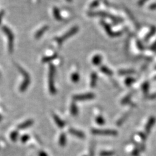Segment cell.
I'll list each match as a JSON object with an SVG mask.
<instances>
[{"label":"cell","mask_w":156,"mask_h":156,"mask_svg":"<svg viewBox=\"0 0 156 156\" xmlns=\"http://www.w3.org/2000/svg\"><path fill=\"white\" fill-rule=\"evenodd\" d=\"M49 90L51 94H55L56 93V89L54 84V75L55 72V69L52 64H49Z\"/></svg>","instance_id":"1"},{"label":"cell","mask_w":156,"mask_h":156,"mask_svg":"<svg viewBox=\"0 0 156 156\" xmlns=\"http://www.w3.org/2000/svg\"><path fill=\"white\" fill-rule=\"evenodd\" d=\"M88 15L89 16H100V17H104V18H110V19L114 20V22H121L123 21V20L121 18L114 16L109 14L107 12H90L88 13Z\"/></svg>","instance_id":"2"},{"label":"cell","mask_w":156,"mask_h":156,"mask_svg":"<svg viewBox=\"0 0 156 156\" xmlns=\"http://www.w3.org/2000/svg\"><path fill=\"white\" fill-rule=\"evenodd\" d=\"M78 30H79V27H78L77 26H75V27L70 29L68 31H67L66 33L64 34L61 37L56 38L57 43L58 44L59 46H61V44L64 42V41L67 40L68 38H69L70 36L75 35V34L77 32Z\"/></svg>","instance_id":"3"},{"label":"cell","mask_w":156,"mask_h":156,"mask_svg":"<svg viewBox=\"0 0 156 156\" xmlns=\"http://www.w3.org/2000/svg\"><path fill=\"white\" fill-rule=\"evenodd\" d=\"M91 132L94 135H106V136H116V135H118V131L114 129H92Z\"/></svg>","instance_id":"4"},{"label":"cell","mask_w":156,"mask_h":156,"mask_svg":"<svg viewBox=\"0 0 156 156\" xmlns=\"http://www.w3.org/2000/svg\"><path fill=\"white\" fill-rule=\"evenodd\" d=\"M19 70L25 77V80L23 81V82L22 84V85L20 86V91L23 92V91H25L26 89H27L28 86L30 84V77H29V74L27 73V72H25L24 70L22 68L19 67Z\"/></svg>","instance_id":"5"},{"label":"cell","mask_w":156,"mask_h":156,"mask_svg":"<svg viewBox=\"0 0 156 156\" xmlns=\"http://www.w3.org/2000/svg\"><path fill=\"white\" fill-rule=\"evenodd\" d=\"M95 97V95L92 92H88L83 94H78L73 96V100L74 101H86L90 100Z\"/></svg>","instance_id":"6"},{"label":"cell","mask_w":156,"mask_h":156,"mask_svg":"<svg viewBox=\"0 0 156 156\" xmlns=\"http://www.w3.org/2000/svg\"><path fill=\"white\" fill-rule=\"evenodd\" d=\"M100 23L104 28V29L105 30L106 33H107L109 35H110L111 37H115V36H118L122 35V32H120V31H118V32H113L111 29L110 25H109L107 23L104 22V21L101 20Z\"/></svg>","instance_id":"7"},{"label":"cell","mask_w":156,"mask_h":156,"mask_svg":"<svg viewBox=\"0 0 156 156\" xmlns=\"http://www.w3.org/2000/svg\"><path fill=\"white\" fill-rule=\"evenodd\" d=\"M155 120H156L154 116H151L149 120H148L147 124L145 126V133L147 135L150 133L151 129H152L153 125L155 124Z\"/></svg>","instance_id":"8"},{"label":"cell","mask_w":156,"mask_h":156,"mask_svg":"<svg viewBox=\"0 0 156 156\" xmlns=\"http://www.w3.org/2000/svg\"><path fill=\"white\" fill-rule=\"evenodd\" d=\"M68 131L70 134L79 138V139H84L85 137V135L84 133L79 131V130L75 129L74 128H70L68 129Z\"/></svg>","instance_id":"9"},{"label":"cell","mask_w":156,"mask_h":156,"mask_svg":"<svg viewBox=\"0 0 156 156\" xmlns=\"http://www.w3.org/2000/svg\"><path fill=\"white\" fill-rule=\"evenodd\" d=\"M53 120L55 122V124H57V126H58L59 128H63V127L65 126L64 122L56 114L53 113Z\"/></svg>","instance_id":"10"},{"label":"cell","mask_w":156,"mask_h":156,"mask_svg":"<svg viewBox=\"0 0 156 156\" xmlns=\"http://www.w3.org/2000/svg\"><path fill=\"white\" fill-rule=\"evenodd\" d=\"M33 123H34V121L32 119L27 120L23 122H22V124L18 125L17 128H18V129H26V128H27V127L32 126Z\"/></svg>","instance_id":"11"},{"label":"cell","mask_w":156,"mask_h":156,"mask_svg":"<svg viewBox=\"0 0 156 156\" xmlns=\"http://www.w3.org/2000/svg\"><path fill=\"white\" fill-rule=\"evenodd\" d=\"M48 29H49L48 25H44V27L40 29H39L37 32L35 33V38H36V39L40 38L41 36L44 35V33H45L47 30H48Z\"/></svg>","instance_id":"12"},{"label":"cell","mask_w":156,"mask_h":156,"mask_svg":"<svg viewBox=\"0 0 156 156\" xmlns=\"http://www.w3.org/2000/svg\"><path fill=\"white\" fill-rule=\"evenodd\" d=\"M70 113H71L72 115L74 116H76L78 113H79V109L74 102H72L71 105H70Z\"/></svg>","instance_id":"13"},{"label":"cell","mask_w":156,"mask_h":156,"mask_svg":"<svg viewBox=\"0 0 156 156\" xmlns=\"http://www.w3.org/2000/svg\"><path fill=\"white\" fill-rule=\"evenodd\" d=\"M98 80V75L96 72H92L90 75V87H94Z\"/></svg>","instance_id":"14"},{"label":"cell","mask_w":156,"mask_h":156,"mask_svg":"<svg viewBox=\"0 0 156 156\" xmlns=\"http://www.w3.org/2000/svg\"><path fill=\"white\" fill-rule=\"evenodd\" d=\"M59 144L61 147H64L66 144V136L64 133H62L60 135L59 139Z\"/></svg>","instance_id":"15"},{"label":"cell","mask_w":156,"mask_h":156,"mask_svg":"<svg viewBox=\"0 0 156 156\" xmlns=\"http://www.w3.org/2000/svg\"><path fill=\"white\" fill-rule=\"evenodd\" d=\"M102 61V58H101V56L100 55H96L93 57V58L92 59V62L93 64L96 65V66H98V65H100Z\"/></svg>","instance_id":"16"},{"label":"cell","mask_w":156,"mask_h":156,"mask_svg":"<svg viewBox=\"0 0 156 156\" xmlns=\"http://www.w3.org/2000/svg\"><path fill=\"white\" fill-rule=\"evenodd\" d=\"M57 56H58V55H57V53H55V54L52 55H50V56L44 57H43L42 59V62L43 63H46V62H51V61H53V60H54L55 59H56Z\"/></svg>","instance_id":"17"},{"label":"cell","mask_w":156,"mask_h":156,"mask_svg":"<svg viewBox=\"0 0 156 156\" xmlns=\"http://www.w3.org/2000/svg\"><path fill=\"white\" fill-rule=\"evenodd\" d=\"M100 70L103 73V74H105L107 75H109V76H111V75L113 74L112 70L109 69V68H107L105 66H101L100 67Z\"/></svg>","instance_id":"18"},{"label":"cell","mask_w":156,"mask_h":156,"mask_svg":"<svg viewBox=\"0 0 156 156\" xmlns=\"http://www.w3.org/2000/svg\"><path fill=\"white\" fill-rule=\"evenodd\" d=\"M53 12L54 17L55 18L56 20H62V18L61 16V14H60V11H59V9H57V7H54Z\"/></svg>","instance_id":"19"},{"label":"cell","mask_w":156,"mask_h":156,"mask_svg":"<svg viewBox=\"0 0 156 156\" xmlns=\"http://www.w3.org/2000/svg\"><path fill=\"white\" fill-rule=\"evenodd\" d=\"M18 136H19V133H18V131H17V130H14V131H12L10 134V139H11L13 142L16 141L18 138Z\"/></svg>","instance_id":"20"},{"label":"cell","mask_w":156,"mask_h":156,"mask_svg":"<svg viewBox=\"0 0 156 156\" xmlns=\"http://www.w3.org/2000/svg\"><path fill=\"white\" fill-rule=\"evenodd\" d=\"M129 116V113H126L124 114L123 116H122L120 118L118 121L116 122V124L118 126H121L122 124H124V122L126 121V120L127 118V117Z\"/></svg>","instance_id":"21"},{"label":"cell","mask_w":156,"mask_h":156,"mask_svg":"<svg viewBox=\"0 0 156 156\" xmlns=\"http://www.w3.org/2000/svg\"><path fill=\"white\" fill-rule=\"evenodd\" d=\"M135 71L133 70H120L118 71V74L121 75H129L134 74Z\"/></svg>","instance_id":"22"},{"label":"cell","mask_w":156,"mask_h":156,"mask_svg":"<svg viewBox=\"0 0 156 156\" xmlns=\"http://www.w3.org/2000/svg\"><path fill=\"white\" fill-rule=\"evenodd\" d=\"M156 33V27H154V26H153V27H152V28H151V30L150 31V33L148 34V35H146V36L145 38V40L147 41L149 40V39L152 37V36L154 35V34Z\"/></svg>","instance_id":"23"},{"label":"cell","mask_w":156,"mask_h":156,"mask_svg":"<svg viewBox=\"0 0 156 156\" xmlns=\"http://www.w3.org/2000/svg\"><path fill=\"white\" fill-rule=\"evenodd\" d=\"M132 96V93H129V94H127L126 97H124L123 99H122L121 101V103L122 105H125V104H126L127 103L129 102L130 100H131Z\"/></svg>","instance_id":"24"},{"label":"cell","mask_w":156,"mask_h":156,"mask_svg":"<svg viewBox=\"0 0 156 156\" xmlns=\"http://www.w3.org/2000/svg\"><path fill=\"white\" fill-rule=\"evenodd\" d=\"M71 80L72 82L77 83L79 81V75L77 72H75L71 75Z\"/></svg>","instance_id":"25"},{"label":"cell","mask_w":156,"mask_h":156,"mask_svg":"<svg viewBox=\"0 0 156 156\" xmlns=\"http://www.w3.org/2000/svg\"><path fill=\"white\" fill-rule=\"evenodd\" d=\"M142 90L144 92V94H146L148 92V90H149V83L148 81L144 82L142 85Z\"/></svg>","instance_id":"26"},{"label":"cell","mask_w":156,"mask_h":156,"mask_svg":"<svg viewBox=\"0 0 156 156\" xmlns=\"http://www.w3.org/2000/svg\"><path fill=\"white\" fill-rule=\"evenodd\" d=\"M96 122L99 125H103L105 123V120L103 116H98L96 118Z\"/></svg>","instance_id":"27"},{"label":"cell","mask_w":156,"mask_h":156,"mask_svg":"<svg viewBox=\"0 0 156 156\" xmlns=\"http://www.w3.org/2000/svg\"><path fill=\"white\" fill-rule=\"evenodd\" d=\"M114 154L113 151H102L100 153V156H113Z\"/></svg>","instance_id":"28"},{"label":"cell","mask_w":156,"mask_h":156,"mask_svg":"<svg viewBox=\"0 0 156 156\" xmlns=\"http://www.w3.org/2000/svg\"><path fill=\"white\" fill-rule=\"evenodd\" d=\"M135 81V79H134V78L127 77V79H126V80H125V83H126V85L127 86H130Z\"/></svg>","instance_id":"29"},{"label":"cell","mask_w":156,"mask_h":156,"mask_svg":"<svg viewBox=\"0 0 156 156\" xmlns=\"http://www.w3.org/2000/svg\"><path fill=\"white\" fill-rule=\"evenodd\" d=\"M29 135H27V134H25V135H23L22 136V137H21V142H23V143H25V142H27L29 139Z\"/></svg>","instance_id":"30"},{"label":"cell","mask_w":156,"mask_h":156,"mask_svg":"<svg viewBox=\"0 0 156 156\" xmlns=\"http://www.w3.org/2000/svg\"><path fill=\"white\" fill-rule=\"evenodd\" d=\"M99 4H100V1H99V0H94V1L91 3L90 8V9H94V8L98 6Z\"/></svg>","instance_id":"31"},{"label":"cell","mask_w":156,"mask_h":156,"mask_svg":"<svg viewBox=\"0 0 156 156\" xmlns=\"http://www.w3.org/2000/svg\"><path fill=\"white\" fill-rule=\"evenodd\" d=\"M139 135L140 137V139H141L142 140H144V141H145L146 140V138H147V135L144 133L143 132H140L139 133Z\"/></svg>","instance_id":"32"},{"label":"cell","mask_w":156,"mask_h":156,"mask_svg":"<svg viewBox=\"0 0 156 156\" xmlns=\"http://www.w3.org/2000/svg\"><path fill=\"white\" fill-rule=\"evenodd\" d=\"M139 152H140L139 150L137 149V148H136V149H135L133 151L132 155L133 156H139Z\"/></svg>","instance_id":"33"},{"label":"cell","mask_w":156,"mask_h":156,"mask_svg":"<svg viewBox=\"0 0 156 156\" xmlns=\"http://www.w3.org/2000/svg\"><path fill=\"white\" fill-rule=\"evenodd\" d=\"M94 146L93 145L91 146L90 149V156H94Z\"/></svg>","instance_id":"34"},{"label":"cell","mask_w":156,"mask_h":156,"mask_svg":"<svg viewBox=\"0 0 156 156\" xmlns=\"http://www.w3.org/2000/svg\"><path fill=\"white\" fill-rule=\"evenodd\" d=\"M38 156H48V154L46 152L42 150L38 153Z\"/></svg>","instance_id":"35"},{"label":"cell","mask_w":156,"mask_h":156,"mask_svg":"<svg viewBox=\"0 0 156 156\" xmlns=\"http://www.w3.org/2000/svg\"><path fill=\"white\" fill-rule=\"evenodd\" d=\"M137 45L138 46V48H139L140 49H141V50H142V49H144V47H143V45H142V43L140 42V41L137 40Z\"/></svg>","instance_id":"36"},{"label":"cell","mask_w":156,"mask_h":156,"mask_svg":"<svg viewBox=\"0 0 156 156\" xmlns=\"http://www.w3.org/2000/svg\"><path fill=\"white\" fill-rule=\"evenodd\" d=\"M148 1V0H139V3H138V4H139V5H140V6H142V5L145 3L146 2Z\"/></svg>","instance_id":"37"},{"label":"cell","mask_w":156,"mask_h":156,"mask_svg":"<svg viewBox=\"0 0 156 156\" xmlns=\"http://www.w3.org/2000/svg\"><path fill=\"white\" fill-rule=\"evenodd\" d=\"M149 8H150V9H152V10H155V9H156V3H153V4L151 5Z\"/></svg>","instance_id":"38"},{"label":"cell","mask_w":156,"mask_h":156,"mask_svg":"<svg viewBox=\"0 0 156 156\" xmlns=\"http://www.w3.org/2000/svg\"><path fill=\"white\" fill-rule=\"evenodd\" d=\"M148 98L149 99H155L156 98V93H153L152 94L148 96Z\"/></svg>","instance_id":"39"},{"label":"cell","mask_w":156,"mask_h":156,"mask_svg":"<svg viewBox=\"0 0 156 156\" xmlns=\"http://www.w3.org/2000/svg\"><path fill=\"white\" fill-rule=\"evenodd\" d=\"M151 49H152V50H155L156 49V41L152 44V46H151Z\"/></svg>","instance_id":"40"},{"label":"cell","mask_w":156,"mask_h":156,"mask_svg":"<svg viewBox=\"0 0 156 156\" xmlns=\"http://www.w3.org/2000/svg\"><path fill=\"white\" fill-rule=\"evenodd\" d=\"M66 1H67L68 2H71V1H72V0H66Z\"/></svg>","instance_id":"41"},{"label":"cell","mask_w":156,"mask_h":156,"mask_svg":"<svg viewBox=\"0 0 156 156\" xmlns=\"http://www.w3.org/2000/svg\"><path fill=\"white\" fill-rule=\"evenodd\" d=\"M1 120H2V117L1 115H0V121H1Z\"/></svg>","instance_id":"42"},{"label":"cell","mask_w":156,"mask_h":156,"mask_svg":"<svg viewBox=\"0 0 156 156\" xmlns=\"http://www.w3.org/2000/svg\"><path fill=\"white\" fill-rule=\"evenodd\" d=\"M83 156H88V155H83Z\"/></svg>","instance_id":"43"},{"label":"cell","mask_w":156,"mask_h":156,"mask_svg":"<svg viewBox=\"0 0 156 156\" xmlns=\"http://www.w3.org/2000/svg\"></svg>","instance_id":"44"}]
</instances>
